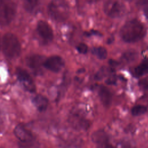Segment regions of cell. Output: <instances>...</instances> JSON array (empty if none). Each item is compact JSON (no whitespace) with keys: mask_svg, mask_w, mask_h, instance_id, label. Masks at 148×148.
Returning a JSON list of instances; mask_svg holds the SVG:
<instances>
[{"mask_svg":"<svg viewBox=\"0 0 148 148\" xmlns=\"http://www.w3.org/2000/svg\"><path fill=\"white\" fill-rule=\"evenodd\" d=\"M91 53L99 60H105L108 56V51L103 46H96L91 49Z\"/></svg>","mask_w":148,"mask_h":148,"instance_id":"16","label":"cell"},{"mask_svg":"<svg viewBox=\"0 0 148 148\" xmlns=\"http://www.w3.org/2000/svg\"><path fill=\"white\" fill-rule=\"evenodd\" d=\"M91 140L99 146H109V137L103 130H99L94 131L91 135Z\"/></svg>","mask_w":148,"mask_h":148,"instance_id":"11","label":"cell"},{"mask_svg":"<svg viewBox=\"0 0 148 148\" xmlns=\"http://www.w3.org/2000/svg\"><path fill=\"white\" fill-rule=\"evenodd\" d=\"M144 13H145V16H146V18L148 19V8H147V9H145V10H144Z\"/></svg>","mask_w":148,"mask_h":148,"instance_id":"24","label":"cell"},{"mask_svg":"<svg viewBox=\"0 0 148 148\" xmlns=\"http://www.w3.org/2000/svg\"><path fill=\"white\" fill-rule=\"evenodd\" d=\"M1 49L3 55L8 58L18 57L21 53V45L18 38L12 32L4 34L1 39Z\"/></svg>","mask_w":148,"mask_h":148,"instance_id":"2","label":"cell"},{"mask_svg":"<svg viewBox=\"0 0 148 148\" xmlns=\"http://www.w3.org/2000/svg\"><path fill=\"white\" fill-rule=\"evenodd\" d=\"M49 12L53 19L61 21L67 16V6L63 0H53L49 4Z\"/></svg>","mask_w":148,"mask_h":148,"instance_id":"4","label":"cell"},{"mask_svg":"<svg viewBox=\"0 0 148 148\" xmlns=\"http://www.w3.org/2000/svg\"><path fill=\"white\" fill-rule=\"evenodd\" d=\"M116 76L114 75L110 74V76L106 80V83L108 84H113L116 83Z\"/></svg>","mask_w":148,"mask_h":148,"instance_id":"22","label":"cell"},{"mask_svg":"<svg viewBox=\"0 0 148 148\" xmlns=\"http://www.w3.org/2000/svg\"><path fill=\"white\" fill-rule=\"evenodd\" d=\"M24 8L28 12L32 11L38 3V0H24Z\"/></svg>","mask_w":148,"mask_h":148,"instance_id":"20","label":"cell"},{"mask_svg":"<svg viewBox=\"0 0 148 148\" xmlns=\"http://www.w3.org/2000/svg\"><path fill=\"white\" fill-rule=\"evenodd\" d=\"M69 120L71 124L76 128L87 129L90 126L88 120L77 113H73L70 116Z\"/></svg>","mask_w":148,"mask_h":148,"instance_id":"12","label":"cell"},{"mask_svg":"<svg viewBox=\"0 0 148 148\" xmlns=\"http://www.w3.org/2000/svg\"><path fill=\"white\" fill-rule=\"evenodd\" d=\"M37 32L45 43L52 41L54 38L53 31L51 26L44 20H39L36 25Z\"/></svg>","mask_w":148,"mask_h":148,"instance_id":"8","label":"cell"},{"mask_svg":"<svg viewBox=\"0 0 148 148\" xmlns=\"http://www.w3.org/2000/svg\"><path fill=\"white\" fill-rule=\"evenodd\" d=\"M138 57V53L135 50H128L122 56V60L126 62H131L135 61Z\"/></svg>","mask_w":148,"mask_h":148,"instance_id":"17","label":"cell"},{"mask_svg":"<svg viewBox=\"0 0 148 148\" xmlns=\"http://www.w3.org/2000/svg\"><path fill=\"white\" fill-rule=\"evenodd\" d=\"M146 34L143 25L136 19L127 21L120 31L121 38L127 43H134L142 39Z\"/></svg>","mask_w":148,"mask_h":148,"instance_id":"1","label":"cell"},{"mask_svg":"<svg viewBox=\"0 0 148 148\" xmlns=\"http://www.w3.org/2000/svg\"><path fill=\"white\" fill-rule=\"evenodd\" d=\"M105 14L112 18L119 17L123 12V6L116 0H106L103 5Z\"/></svg>","mask_w":148,"mask_h":148,"instance_id":"9","label":"cell"},{"mask_svg":"<svg viewBox=\"0 0 148 148\" xmlns=\"http://www.w3.org/2000/svg\"><path fill=\"white\" fill-rule=\"evenodd\" d=\"M140 87L144 88H148V78H145L139 82Z\"/></svg>","mask_w":148,"mask_h":148,"instance_id":"23","label":"cell"},{"mask_svg":"<svg viewBox=\"0 0 148 148\" xmlns=\"http://www.w3.org/2000/svg\"><path fill=\"white\" fill-rule=\"evenodd\" d=\"M15 136L19 140L22 147L33 146L34 144V137L32 134L25 128L23 125L18 124L13 130Z\"/></svg>","mask_w":148,"mask_h":148,"instance_id":"5","label":"cell"},{"mask_svg":"<svg viewBox=\"0 0 148 148\" xmlns=\"http://www.w3.org/2000/svg\"><path fill=\"white\" fill-rule=\"evenodd\" d=\"M65 66V60L61 56L53 55L46 58L43 62V67L54 73L61 71Z\"/></svg>","mask_w":148,"mask_h":148,"instance_id":"7","label":"cell"},{"mask_svg":"<svg viewBox=\"0 0 148 148\" xmlns=\"http://www.w3.org/2000/svg\"><path fill=\"white\" fill-rule=\"evenodd\" d=\"M15 75L18 81L27 91L30 92H35L36 87L34 82L31 75L25 69L21 67L16 68Z\"/></svg>","mask_w":148,"mask_h":148,"instance_id":"6","label":"cell"},{"mask_svg":"<svg viewBox=\"0 0 148 148\" xmlns=\"http://www.w3.org/2000/svg\"><path fill=\"white\" fill-rule=\"evenodd\" d=\"M98 95L103 106L109 108L111 105L112 98L110 90L105 86L101 85L98 87Z\"/></svg>","mask_w":148,"mask_h":148,"instance_id":"13","label":"cell"},{"mask_svg":"<svg viewBox=\"0 0 148 148\" xmlns=\"http://www.w3.org/2000/svg\"><path fill=\"white\" fill-rule=\"evenodd\" d=\"M45 59L46 57L43 56L39 54H32L28 56L26 58L25 62L28 68L36 73H38L42 66H43V62Z\"/></svg>","mask_w":148,"mask_h":148,"instance_id":"10","label":"cell"},{"mask_svg":"<svg viewBox=\"0 0 148 148\" xmlns=\"http://www.w3.org/2000/svg\"><path fill=\"white\" fill-rule=\"evenodd\" d=\"M16 13V5L12 0H1L0 23L1 26L9 24Z\"/></svg>","mask_w":148,"mask_h":148,"instance_id":"3","label":"cell"},{"mask_svg":"<svg viewBox=\"0 0 148 148\" xmlns=\"http://www.w3.org/2000/svg\"><path fill=\"white\" fill-rule=\"evenodd\" d=\"M148 72V58L145 59L142 63L136 66L134 71V74L136 77H140Z\"/></svg>","mask_w":148,"mask_h":148,"instance_id":"15","label":"cell"},{"mask_svg":"<svg viewBox=\"0 0 148 148\" xmlns=\"http://www.w3.org/2000/svg\"><path fill=\"white\" fill-rule=\"evenodd\" d=\"M125 1H130V0H125Z\"/></svg>","mask_w":148,"mask_h":148,"instance_id":"25","label":"cell"},{"mask_svg":"<svg viewBox=\"0 0 148 148\" xmlns=\"http://www.w3.org/2000/svg\"><path fill=\"white\" fill-rule=\"evenodd\" d=\"M112 72H113V70H112V69H110L108 68H102V69H99V71L95 74L94 77L95 79H97V80L102 79V78L105 77L107 75V73H112Z\"/></svg>","mask_w":148,"mask_h":148,"instance_id":"19","label":"cell"},{"mask_svg":"<svg viewBox=\"0 0 148 148\" xmlns=\"http://www.w3.org/2000/svg\"><path fill=\"white\" fill-rule=\"evenodd\" d=\"M32 101L39 112H43L47 109L49 102L47 99L43 95L40 94L36 95L32 98Z\"/></svg>","mask_w":148,"mask_h":148,"instance_id":"14","label":"cell"},{"mask_svg":"<svg viewBox=\"0 0 148 148\" xmlns=\"http://www.w3.org/2000/svg\"><path fill=\"white\" fill-rule=\"evenodd\" d=\"M147 111V108L143 105H138L134 106L131 109V113L134 116H139L144 114Z\"/></svg>","mask_w":148,"mask_h":148,"instance_id":"18","label":"cell"},{"mask_svg":"<svg viewBox=\"0 0 148 148\" xmlns=\"http://www.w3.org/2000/svg\"><path fill=\"white\" fill-rule=\"evenodd\" d=\"M76 49L79 53L84 54L87 53L88 47V46L86 43L81 42V43H79L77 45H76Z\"/></svg>","mask_w":148,"mask_h":148,"instance_id":"21","label":"cell"}]
</instances>
